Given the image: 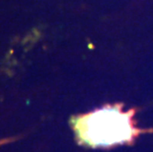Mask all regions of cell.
<instances>
[{"mask_svg":"<svg viewBox=\"0 0 153 152\" xmlns=\"http://www.w3.org/2000/svg\"><path fill=\"white\" fill-rule=\"evenodd\" d=\"M77 130L83 140L93 145H110L126 141L132 134L131 115L115 108L103 109L78 122Z\"/></svg>","mask_w":153,"mask_h":152,"instance_id":"cell-1","label":"cell"}]
</instances>
